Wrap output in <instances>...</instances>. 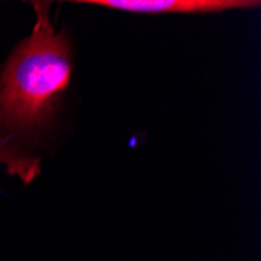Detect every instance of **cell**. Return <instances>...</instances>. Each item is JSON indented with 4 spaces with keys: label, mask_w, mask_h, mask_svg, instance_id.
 Segmentation results:
<instances>
[{
    "label": "cell",
    "mask_w": 261,
    "mask_h": 261,
    "mask_svg": "<svg viewBox=\"0 0 261 261\" xmlns=\"http://www.w3.org/2000/svg\"><path fill=\"white\" fill-rule=\"evenodd\" d=\"M36 23L0 70V164L32 183L41 172L36 147L50 130L72 79V49L57 33L50 4L33 2Z\"/></svg>",
    "instance_id": "cell-1"
},
{
    "label": "cell",
    "mask_w": 261,
    "mask_h": 261,
    "mask_svg": "<svg viewBox=\"0 0 261 261\" xmlns=\"http://www.w3.org/2000/svg\"><path fill=\"white\" fill-rule=\"evenodd\" d=\"M77 4L139 14H211L261 5L258 0H79Z\"/></svg>",
    "instance_id": "cell-2"
}]
</instances>
